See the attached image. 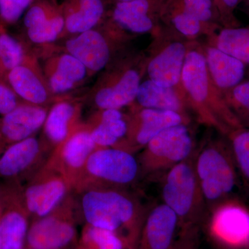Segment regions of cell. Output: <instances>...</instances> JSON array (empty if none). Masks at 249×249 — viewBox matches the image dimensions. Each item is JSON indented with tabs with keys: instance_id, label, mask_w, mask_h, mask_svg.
<instances>
[{
	"instance_id": "cell-1",
	"label": "cell",
	"mask_w": 249,
	"mask_h": 249,
	"mask_svg": "<svg viewBox=\"0 0 249 249\" xmlns=\"http://www.w3.org/2000/svg\"><path fill=\"white\" fill-rule=\"evenodd\" d=\"M181 91L190 109L203 124L227 135L244 127L210 76L202 49H188L181 75Z\"/></svg>"
},
{
	"instance_id": "cell-2",
	"label": "cell",
	"mask_w": 249,
	"mask_h": 249,
	"mask_svg": "<svg viewBox=\"0 0 249 249\" xmlns=\"http://www.w3.org/2000/svg\"><path fill=\"white\" fill-rule=\"evenodd\" d=\"M82 207L90 227L117 232H128L132 249L137 247L145 217L140 206L127 194L114 189L94 190L85 193Z\"/></svg>"
},
{
	"instance_id": "cell-3",
	"label": "cell",
	"mask_w": 249,
	"mask_h": 249,
	"mask_svg": "<svg viewBox=\"0 0 249 249\" xmlns=\"http://www.w3.org/2000/svg\"><path fill=\"white\" fill-rule=\"evenodd\" d=\"M195 153L167 171L161 186L163 203L178 218L179 231L201 227L206 201L195 168Z\"/></svg>"
},
{
	"instance_id": "cell-4",
	"label": "cell",
	"mask_w": 249,
	"mask_h": 249,
	"mask_svg": "<svg viewBox=\"0 0 249 249\" xmlns=\"http://www.w3.org/2000/svg\"><path fill=\"white\" fill-rule=\"evenodd\" d=\"M195 168L209 210L229 198L237 182V172L230 145L213 141L195 153Z\"/></svg>"
},
{
	"instance_id": "cell-5",
	"label": "cell",
	"mask_w": 249,
	"mask_h": 249,
	"mask_svg": "<svg viewBox=\"0 0 249 249\" xmlns=\"http://www.w3.org/2000/svg\"><path fill=\"white\" fill-rule=\"evenodd\" d=\"M194 153V142L188 124L170 127L152 139L139 161L140 173L156 175L166 173Z\"/></svg>"
},
{
	"instance_id": "cell-6",
	"label": "cell",
	"mask_w": 249,
	"mask_h": 249,
	"mask_svg": "<svg viewBox=\"0 0 249 249\" xmlns=\"http://www.w3.org/2000/svg\"><path fill=\"white\" fill-rule=\"evenodd\" d=\"M210 237L222 249H249V209L228 199L209 210Z\"/></svg>"
},
{
	"instance_id": "cell-7",
	"label": "cell",
	"mask_w": 249,
	"mask_h": 249,
	"mask_svg": "<svg viewBox=\"0 0 249 249\" xmlns=\"http://www.w3.org/2000/svg\"><path fill=\"white\" fill-rule=\"evenodd\" d=\"M139 66L136 62L124 63L104 76L93 91L96 107L101 110L121 109L135 101L142 81Z\"/></svg>"
},
{
	"instance_id": "cell-8",
	"label": "cell",
	"mask_w": 249,
	"mask_h": 249,
	"mask_svg": "<svg viewBox=\"0 0 249 249\" xmlns=\"http://www.w3.org/2000/svg\"><path fill=\"white\" fill-rule=\"evenodd\" d=\"M85 166L94 178L116 186L133 182L140 173L139 161L132 152L116 147L94 150Z\"/></svg>"
},
{
	"instance_id": "cell-9",
	"label": "cell",
	"mask_w": 249,
	"mask_h": 249,
	"mask_svg": "<svg viewBox=\"0 0 249 249\" xmlns=\"http://www.w3.org/2000/svg\"><path fill=\"white\" fill-rule=\"evenodd\" d=\"M189 118L174 111L138 107L128 121V131L116 147L129 150L144 148L147 143L167 128L188 124Z\"/></svg>"
},
{
	"instance_id": "cell-10",
	"label": "cell",
	"mask_w": 249,
	"mask_h": 249,
	"mask_svg": "<svg viewBox=\"0 0 249 249\" xmlns=\"http://www.w3.org/2000/svg\"><path fill=\"white\" fill-rule=\"evenodd\" d=\"M188 46L174 40L155 52L145 64L148 79L165 88L181 90V79Z\"/></svg>"
},
{
	"instance_id": "cell-11",
	"label": "cell",
	"mask_w": 249,
	"mask_h": 249,
	"mask_svg": "<svg viewBox=\"0 0 249 249\" xmlns=\"http://www.w3.org/2000/svg\"><path fill=\"white\" fill-rule=\"evenodd\" d=\"M179 230L178 218L166 205H157L144 219L137 249H171Z\"/></svg>"
},
{
	"instance_id": "cell-12",
	"label": "cell",
	"mask_w": 249,
	"mask_h": 249,
	"mask_svg": "<svg viewBox=\"0 0 249 249\" xmlns=\"http://www.w3.org/2000/svg\"><path fill=\"white\" fill-rule=\"evenodd\" d=\"M42 73L53 96L71 92L89 76L85 65L66 52L49 57L44 65Z\"/></svg>"
},
{
	"instance_id": "cell-13",
	"label": "cell",
	"mask_w": 249,
	"mask_h": 249,
	"mask_svg": "<svg viewBox=\"0 0 249 249\" xmlns=\"http://www.w3.org/2000/svg\"><path fill=\"white\" fill-rule=\"evenodd\" d=\"M65 52L81 62L89 75L104 70L109 65L112 54L109 40L96 29L68 39L65 43Z\"/></svg>"
},
{
	"instance_id": "cell-14",
	"label": "cell",
	"mask_w": 249,
	"mask_h": 249,
	"mask_svg": "<svg viewBox=\"0 0 249 249\" xmlns=\"http://www.w3.org/2000/svg\"><path fill=\"white\" fill-rule=\"evenodd\" d=\"M11 89L28 104L43 106L53 96L42 70L35 60L26 57L21 65L7 73Z\"/></svg>"
},
{
	"instance_id": "cell-15",
	"label": "cell",
	"mask_w": 249,
	"mask_h": 249,
	"mask_svg": "<svg viewBox=\"0 0 249 249\" xmlns=\"http://www.w3.org/2000/svg\"><path fill=\"white\" fill-rule=\"evenodd\" d=\"M47 114L44 106L19 105L3 117L0 135L10 144L29 138L44 125Z\"/></svg>"
},
{
	"instance_id": "cell-16",
	"label": "cell",
	"mask_w": 249,
	"mask_h": 249,
	"mask_svg": "<svg viewBox=\"0 0 249 249\" xmlns=\"http://www.w3.org/2000/svg\"><path fill=\"white\" fill-rule=\"evenodd\" d=\"M76 235L74 227L67 221L53 216H46L29 228L27 235L31 249H61Z\"/></svg>"
},
{
	"instance_id": "cell-17",
	"label": "cell",
	"mask_w": 249,
	"mask_h": 249,
	"mask_svg": "<svg viewBox=\"0 0 249 249\" xmlns=\"http://www.w3.org/2000/svg\"><path fill=\"white\" fill-rule=\"evenodd\" d=\"M135 101L140 107L174 111L189 118L191 109L181 90L160 86L150 79L142 81Z\"/></svg>"
},
{
	"instance_id": "cell-18",
	"label": "cell",
	"mask_w": 249,
	"mask_h": 249,
	"mask_svg": "<svg viewBox=\"0 0 249 249\" xmlns=\"http://www.w3.org/2000/svg\"><path fill=\"white\" fill-rule=\"evenodd\" d=\"M28 230L27 216L20 202L5 196L0 214V249H23Z\"/></svg>"
},
{
	"instance_id": "cell-19",
	"label": "cell",
	"mask_w": 249,
	"mask_h": 249,
	"mask_svg": "<svg viewBox=\"0 0 249 249\" xmlns=\"http://www.w3.org/2000/svg\"><path fill=\"white\" fill-rule=\"evenodd\" d=\"M61 9L63 36L67 33L73 36L95 29L104 16L105 4L103 0H68Z\"/></svg>"
},
{
	"instance_id": "cell-20",
	"label": "cell",
	"mask_w": 249,
	"mask_h": 249,
	"mask_svg": "<svg viewBox=\"0 0 249 249\" xmlns=\"http://www.w3.org/2000/svg\"><path fill=\"white\" fill-rule=\"evenodd\" d=\"M204 53L209 74L219 90H231L242 83L246 65L213 45L208 46Z\"/></svg>"
},
{
	"instance_id": "cell-21",
	"label": "cell",
	"mask_w": 249,
	"mask_h": 249,
	"mask_svg": "<svg viewBox=\"0 0 249 249\" xmlns=\"http://www.w3.org/2000/svg\"><path fill=\"white\" fill-rule=\"evenodd\" d=\"M66 183L58 178H50L27 187L24 203L27 211L41 218L48 216L63 199Z\"/></svg>"
},
{
	"instance_id": "cell-22",
	"label": "cell",
	"mask_w": 249,
	"mask_h": 249,
	"mask_svg": "<svg viewBox=\"0 0 249 249\" xmlns=\"http://www.w3.org/2000/svg\"><path fill=\"white\" fill-rule=\"evenodd\" d=\"M150 0H132L117 2L112 13L116 26L135 34L151 32L155 28Z\"/></svg>"
},
{
	"instance_id": "cell-23",
	"label": "cell",
	"mask_w": 249,
	"mask_h": 249,
	"mask_svg": "<svg viewBox=\"0 0 249 249\" xmlns=\"http://www.w3.org/2000/svg\"><path fill=\"white\" fill-rule=\"evenodd\" d=\"M40 150V142L32 137L11 144L0 155V177L19 176L34 163Z\"/></svg>"
},
{
	"instance_id": "cell-24",
	"label": "cell",
	"mask_w": 249,
	"mask_h": 249,
	"mask_svg": "<svg viewBox=\"0 0 249 249\" xmlns=\"http://www.w3.org/2000/svg\"><path fill=\"white\" fill-rule=\"evenodd\" d=\"M127 131L128 121L121 109H109L101 110L99 121L90 132L96 146L105 148L119 146Z\"/></svg>"
},
{
	"instance_id": "cell-25",
	"label": "cell",
	"mask_w": 249,
	"mask_h": 249,
	"mask_svg": "<svg viewBox=\"0 0 249 249\" xmlns=\"http://www.w3.org/2000/svg\"><path fill=\"white\" fill-rule=\"evenodd\" d=\"M77 105L68 101L55 103L47 114L44 127L47 138L54 144L65 142L70 135V126L77 114Z\"/></svg>"
},
{
	"instance_id": "cell-26",
	"label": "cell",
	"mask_w": 249,
	"mask_h": 249,
	"mask_svg": "<svg viewBox=\"0 0 249 249\" xmlns=\"http://www.w3.org/2000/svg\"><path fill=\"white\" fill-rule=\"evenodd\" d=\"M214 47L249 65V28H226L218 33Z\"/></svg>"
},
{
	"instance_id": "cell-27",
	"label": "cell",
	"mask_w": 249,
	"mask_h": 249,
	"mask_svg": "<svg viewBox=\"0 0 249 249\" xmlns=\"http://www.w3.org/2000/svg\"><path fill=\"white\" fill-rule=\"evenodd\" d=\"M96 146L90 131H77L65 141L62 158L70 168L79 169L86 164Z\"/></svg>"
},
{
	"instance_id": "cell-28",
	"label": "cell",
	"mask_w": 249,
	"mask_h": 249,
	"mask_svg": "<svg viewBox=\"0 0 249 249\" xmlns=\"http://www.w3.org/2000/svg\"><path fill=\"white\" fill-rule=\"evenodd\" d=\"M65 18L62 9L56 14L27 29L28 37L37 45L50 44L63 36Z\"/></svg>"
},
{
	"instance_id": "cell-29",
	"label": "cell",
	"mask_w": 249,
	"mask_h": 249,
	"mask_svg": "<svg viewBox=\"0 0 249 249\" xmlns=\"http://www.w3.org/2000/svg\"><path fill=\"white\" fill-rule=\"evenodd\" d=\"M228 136L237 172L249 188V129L241 127Z\"/></svg>"
},
{
	"instance_id": "cell-30",
	"label": "cell",
	"mask_w": 249,
	"mask_h": 249,
	"mask_svg": "<svg viewBox=\"0 0 249 249\" xmlns=\"http://www.w3.org/2000/svg\"><path fill=\"white\" fill-rule=\"evenodd\" d=\"M24 49L12 36L0 29V69L9 73L25 60Z\"/></svg>"
},
{
	"instance_id": "cell-31",
	"label": "cell",
	"mask_w": 249,
	"mask_h": 249,
	"mask_svg": "<svg viewBox=\"0 0 249 249\" xmlns=\"http://www.w3.org/2000/svg\"><path fill=\"white\" fill-rule=\"evenodd\" d=\"M230 93L225 99L228 106L242 125L249 124V80L242 82L231 89Z\"/></svg>"
},
{
	"instance_id": "cell-32",
	"label": "cell",
	"mask_w": 249,
	"mask_h": 249,
	"mask_svg": "<svg viewBox=\"0 0 249 249\" xmlns=\"http://www.w3.org/2000/svg\"><path fill=\"white\" fill-rule=\"evenodd\" d=\"M86 237L93 244L94 249H129L127 242L120 235L106 229L89 226Z\"/></svg>"
},
{
	"instance_id": "cell-33",
	"label": "cell",
	"mask_w": 249,
	"mask_h": 249,
	"mask_svg": "<svg viewBox=\"0 0 249 249\" xmlns=\"http://www.w3.org/2000/svg\"><path fill=\"white\" fill-rule=\"evenodd\" d=\"M37 0H0V18L7 24L17 22Z\"/></svg>"
},
{
	"instance_id": "cell-34",
	"label": "cell",
	"mask_w": 249,
	"mask_h": 249,
	"mask_svg": "<svg viewBox=\"0 0 249 249\" xmlns=\"http://www.w3.org/2000/svg\"><path fill=\"white\" fill-rule=\"evenodd\" d=\"M172 23L179 34L188 38H194L199 36L204 26L200 21L181 10L174 15Z\"/></svg>"
},
{
	"instance_id": "cell-35",
	"label": "cell",
	"mask_w": 249,
	"mask_h": 249,
	"mask_svg": "<svg viewBox=\"0 0 249 249\" xmlns=\"http://www.w3.org/2000/svg\"><path fill=\"white\" fill-rule=\"evenodd\" d=\"M184 11L203 24L209 22L213 16V0H182V9Z\"/></svg>"
},
{
	"instance_id": "cell-36",
	"label": "cell",
	"mask_w": 249,
	"mask_h": 249,
	"mask_svg": "<svg viewBox=\"0 0 249 249\" xmlns=\"http://www.w3.org/2000/svg\"><path fill=\"white\" fill-rule=\"evenodd\" d=\"M200 228H189L178 231V238L171 249H198L200 241Z\"/></svg>"
},
{
	"instance_id": "cell-37",
	"label": "cell",
	"mask_w": 249,
	"mask_h": 249,
	"mask_svg": "<svg viewBox=\"0 0 249 249\" xmlns=\"http://www.w3.org/2000/svg\"><path fill=\"white\" fill-rule=\"evenodd\" d=\"M18 105V96L10 85L0 81V114L6 115Z\"/></svg>"
},
{
	"instance_id": "cell-38",
	"label": "cell",
	"mask_w": 249,
	"mask_h": 249,
	"mask_svg": "<svg viewBox=\"0 0 249 249\" xmlns=\"http://www.w3.org/2000/svg\"><path fill=\"white\" fill-rule=\"evenodd\" d=\"M213 1H217L222 9L228 12H231L232 10L237 6L240 0H213Z\"/></svg>"
},
{
	"instance_id": "cell-39",
	"label": "cell",
	"mask_w": 249,
	"mask_h": 249,
	"mask_svg": "<svg viewBox=\"0 0 249 249\" xmlns=\"http://www.w3.org/2000/svg\"><path fill=\"white\" fill-rule=\"evenodd\" d=\"M3 208V197H1V195H0V214L1 213Z\"/></svg>"
},
{
	"instance_id": "cell-40",
	"label": "cell",
	"mask_w": 249,
	"mask_h": 249,
	"mask_svg": "<svg viewBox=\"0 0 249 249\" xmlns=\"http://www.w3.org/2000/svg\"><path fill=\"white\" fill-rule=\"evenodd\" d=\"M118 2H122V1H132V0H117Z\"/></svg>"
},
{
	"instance_id": "cell-41",
	"label": "cell",
	"mask_w": 249,
	"mask_h": 249,
	"mask_svg": "<svg viewBox=\"0 0 249 249\" xmlns=\"http://www.w3.org/2000/svg\"></svg>"
}]
</instances>
